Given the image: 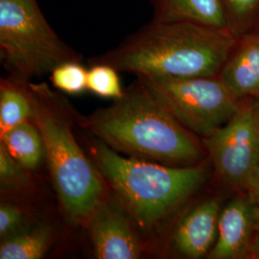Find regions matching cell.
Returning <instances> with one entry per match:
<instances>
[{
  "instance_id": "6da1fadb",
  "label": "cell",
  "mask_w": 259,
  "mask_h": 259,
  "mask_svg": "<svg viewBox=\"0 0 259 259\" xmlns=\"http://www.w3.org/2000/svg\"><path fill=\"white\" fill-rule=\"evenodd\" d=\"M95 139L127 157L191 166L207 156L202 140L155 101L139 81L111 106L78 117Z\"/></svg>"
},
{
  "instance_id": "7a4b0ae2",
  "label": "cell",
  "mask_w": 259,
  "mask_h": 259,
  "mask_svg": "<svg viewBox=\"0 0 259 259\" xmlns=\"http://www.w3.org/2000/svg\"><path fill=\"white\" fill-rule=\"evenodd\" d=\"M235 41L224 29L152 19L91 64H106L137 77L218 76Z\"/></svg>"
},
{
  "instance_id": "3957f363",
  "label": "cell",
  "mask_w": 259,
  "mask_h": 259,
  "mask_svg": "<svg viewBox=\"0 0 259 259\" xmlns=\"http://www.w3.org/2000/svg\"><path fill=\"white\" fill-rule=\"evenodd\" d=\"M33 121L46 148L52 183L65 218L73 225L88 224L105 200V184L94 162L87 157L73 133L75 115L65 97L47 83H28Z\"/></svg>"
},
{
  "instance_id": "277c9868",
  "label": "cell",
  "mask_w": 259,
  "mask_h": 259,
  "mask_svg": "<svg viewBox=\"0 0 259 259\" xmlns=\"http://www.w3.org/2000/svg\"><path fill=\"white\" fill-rule=\"evenodd\" d=\"M93 162L139 227L149 229L197 191L207 178L204 162L173 166L124 157L94 139Z\"/></svg>"
},
{
  "instance_id": "5b68a950",
  "label": "cell",
  "mask_w": 259,
  "mask_h": 259,
  "mask_svg": "<svg viewBox=\"0 0 259 259\" xmlns=\"http://www.w3.org/2000/svg\"><path fill=\"white\" fill-rule=\"evenodd\" d=\"M0 57L10 76L24 81L81 61L51 27L37 0H0Z\"/></svg>"
},
{
  "instance_id": "8992f818",
  "label": "cell",
  "mask_w": 259,
  "mask_h": 259,
  "mask_svg": "<svg viewBox=\"0 0 259 259\" xmlns=\"http://www.w3.org/2000/svg\"><path fill=\"white\" fill-rule=\"evenodd\" d=\"M138 81L179 123L202 139L230 120L242 101L219 76H138Z\"/></svg>"
},
{
  "instance_id": "52a82bcc",
  "label": "cell",
  "mask_w": 259,
  "mask_h": 259,
  "mask_svg": "<svg viewBox=\"0 0 259 259\" xmlns=\"http://www.w3.org/2000/svg\"><path fill=\"white\" fill-rule=\"evenodd\" d=\"M202 142L219 177L244 190L259 166V122L252 99L242 100L232 118Z\"/></svg>"
},
{
  "instance_id": "ba28073f",
  "label": "cell",
  "mask_w": 259,
  "mask_h": 259,
  "mask_svg": "<svg viewBox=\"0 0 259 259\" xmlns=\"http://www.w3.org/2000/svg\"><path fill=\"white\" fill-rule=\"evenodd\" d=\"M130 216L119 200L99 204L88 222L96 258H139L141 245Z\"/></svg>"
},
{
  "instance_id": "9c48e42d",
  "label": "cell",
  "mask_w": 259,
  "mask_h": 259,
  "mask_svg": "<svg viewBox=\"0 0 259 259\" xmlns=\"http://www.w3.org/2000/svg\"><path fill=\"white\" fill-rule=\"evenodd\" d=\"M255 218L247 196L236 197L220 213L215 244L208 253L212 259H237L250 253Z\"/></svg>"
},
{
  "instance_id": "30bf717a",
  "label": "cell",
  "mask_w": 259,
  "mask_h": 259,
  "mask_svg": "<svg viewBox=\"0 0 259 259\" xmlns=\"http://www.w3.org/2000/svg\"><path fill=\"white\" fill-rule=\"evenodd\" d=\"M218 76L237 100L259 98V31L236 38Z\"/></svg>"
},
{
  "instance_id": "8fae6325",
  "label": "cell",
  "mask_w": 259,
  "mask_h": 259,
  "mask_svg": "<svg viewBox=\"0 0 259 259\" xmlns=\"http://www.w3.org/2000/svg\"><path fill=\"white\" fill-rule=\"evenodd\" d=\"M221 205L217 200H207L195 206L177 227L174 244L188 258H201L209 253L218 233Z\"/></svg>"
},
{
  "instance_id": "7c38bea8",
  "label": "cell",
  "mask_w": 259,
  "mask_h": 259,
  "mask_svg": "<svg viewBox=\"0 0 259 259\" xmlns=\"http://www.w3.org/2000/svg\"><path fill=\"white\" fill-rule=\"evenodd\" d=\"M153 20L161 22L188 21L226 29L219 0H149Z\"/></svg>"
},
{
  "instance_id": "4fadbf2b",
  "label": "cell",
  "mask_w": 259,
  "mask_h": 259,
  "mask_svg": "<svg viewBox=\"0 0 259 259\" xmlns=\"http://www.w3.org/2000/svg\"><path fill=\"white\" fill-rule=\"evenodd\" d=\"M11 157L27 170L36 169L46 159L42 136L33 121L27 120L0 136Z\"/></svg>"
},
{
  "instance_id": "5bb4252c",
  "label": "cell",
  "mask_w": 259,
  "mask_h": 259,
  "mask_svg": "<svg viewBox=\"0 0 259 259\" xmlns=\"http://www.w3.org/2000/svg\"><path fill=\"white\" fill-rule=\"evenodd\" d=\"M29 81L9 76L0 83V136L30 120L33 105L28 88Z\"/></svg>"
},
{
  "instance_id": "9a60e30c",
  "label": "cell",
  "mask_w": 259,
  "mask_h": 259,
  "mask_svg": "<svg viewBox=\"0 0 259 259\" xmlns=\"http://www.w3.org/2000/svg\"><path fill=\"white\" fill-rule=\"evenodd\" d=\"M52 240L48 227L25 229L7 238L0 245L1 259H38L44 257Z\"/></svg>"
},
{
  "instance_id": "2e32d148",
  "label": "cell",
  "mask_w": 259,
  "mask_h": 259,
  "mask_svg": "<svg viewBox=\"0 0 259 259\" xmlns=\"http://www.w3.org/2000/svg\"><path fill=\"white\" fill-rule=\"evenodd\" d=\"M227 31L235 38L259 31V0H219Z\"/></svg>"
},
{
  "instance_id": "e0dca14e",
  "label": "cell",
  "mask_w": 259,
  "mask_h": 259,
  "mask_svg": "<svg viewBox=\"0 0 259 259\" xmlns=\"http://www.w3.org/2000/svg\"><path fill=\"white\" fill-rule=\"evenodd\" d=\"M117 70L106 64H94L88 71V91L108 99H118L124 91Z\"/></svg>"
},
{
  "instance_id": "ac0fdd59",
  "label": "cell",
  "mask_w": 259,
  "mask_h": 259,
  "mask_svg": "<svg viewBox=\"0 0 259 259\" xmlns=\"http://www.w3.org/2000/svg\"><path fill=\"white\" fill-rule=\"evenodd\" d=\"M88 71L80 62H66L53 69L50 81L62 93L81 94L88 90Z\"/></svg>"
},
{
  "instance_id": "d6986e66",
  "label": "cell",
  "mask_w": 259,
  "mask_h": 259,
  "mask_svg": "<svg viewBox=\"0 0 259 259\" xmlns=\"http://www.w3.org/2000/svg\"><path fill=\"white\" fill-rule=\"evenodd\" d=\"M0 185L2 192H20L32 186L27 169L11 157L2 143H0Z\"/></svg>"
},
{
  "instance_id": "ffe728a7",
  "label": "cell",
  "mask_w": 259,
  "mask_h": 259,
  "mask_svg": "<svg viewBox=\"0 0 259 259\" xmlns=\"http://www.w3.org/2000/svg\"><path fill=\"white\" fill-rule=\"evenodd\" d=\"M26 216L22 209L15 204L2 203L0 205V236L7 238L25 230Z\"/></svg>"
},
{
  "instance_id": "44dd1931",
  "label": "cell",
  "mask_w": 259,
  "mask_h": 259,
  "mask_svg": "<svg viewBox=\"0 0 259 259\" xmlns=\"http://www.w3.org/2000/svg\"><path fill=\"white\" fill-rule=\"evenodd\" d=\"M244 191L247 193L246 196L252 205L255 218V231L257 232L259 230V166L250 176Z\"/></svg>"
},
{
  "instance_id": "7402d4cb",
  "label": "cell",
  "mask_w": 259,
  "mask_h": 259,
  "mask_svg": "<svg viewBox=\"0 0 259 259\" xmlns=\"http://www.w3.org/2000/svg\"><path fill=\"white\" fill-rule=\"evenodd\" d=\"M255 233L250 245V254L253 258L259 259V230Z\"/></svg>"
},
{
  "instance_id": "603a6c76",
  "label": "cell",
  "mask_w": 259,
  "mask_h": 259,
  "mask_svg": "<svg viewBox=\"0 0 259 259\" xmlns=\"http://www.w3.org/2000/svg\"><path fill=\"white\" fill-rule=\"evenodd\" d=\"M252 102H253V107H254V111L256 113V116H257V119L259 122V98L256 99H252Z\"/></svg>"
}]
</instances>
